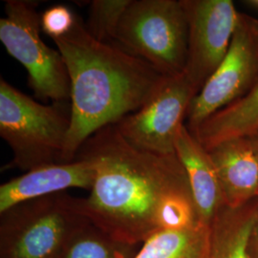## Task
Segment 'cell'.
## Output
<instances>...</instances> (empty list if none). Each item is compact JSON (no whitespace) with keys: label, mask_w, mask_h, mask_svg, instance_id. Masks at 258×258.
Masks as SVG:
<instances>
[{"label":"cell","mask_w":258,"mask_h":258,"mask_svg":"<svg viewBox=\"0 0 258 258\" xmlns=\"http://www.w3.org/2000/svg\"><path fill=\"white\" fill-rule=\"evenodd\" d=\"M76 159L90 162L96 178L83 214L113 239L137 246L163 230L166 204L191 194L184 166L174 155H158L135 148L115 124L95 132Z\"/></svg>","instance_id":"obj_1"},{"label":"cell","mask_w":258,"mask_h":258,"mask_svg":"<svg viewBox=\"0 0 258 258\" xmlns=\"http://www.w3.org/2000/svg\"><path fill=\"white\" fill-rule=\"evenodd\" d=\"M54 42L71 83V126L61 159L70 163L95 132L140 110L166 77L118 43L94 38L79 16Z\"/></svg>","instance_id":"obj_2"},{"label":"cell","mask_w":258,"mask_h":258,"mask_svg":"<svg viewBox=\"0 0 258 258\" xmlns=\"http://www.w3.org/2000/svg\"><path fill=\"white\" fill-rule=\"evenodd\" d=\"M70 126V102L39 103L1 78L0 136L13 151L2 171L61 163Z\"/></svg>","instance_id":"obj_3"},{"label":"cell","mask_w":258,"mask_h":258,"mask_svg":"<svg viewBox=\"0 0 258 258\" xmlns=\"http://www.w3.org/2000/svg\"><path fill=\"white\" fill-rule=\"evenodd\" d=\"M89 222L65 191L18 204L0 213V258H60Z\"/></svg>","instance_id":"obj_4"},{"label":"cell","mask_w":258,"mask_h":258,"mask_svg":"<svg viewBox=\"0 0 258 258\" xmlns=\"http://www.w3.org/2000/svg\"><path fill=\"white\" fill-rule=\"evenodd\" d=\"M188 26L181 0H131L116 43L166 77L184 74Z\"/></svg>","instance_id":"obj_5"},{"label":"cell","mask_w":258,"mask_h":258,"mask_svg":"<svg viewBox=\"0 0 258 258\" xmlns=\"http://www.w3.org/2000/svg\"><path fill=\"white\" fill-rule=\"evenodd\" d=\"M37 3L6 0L5 17L0 19V40L11 56L24 66L28 85L40 100L68 102L71 83L63 56L47 46L40 37Z\"/></svg>","instance_id":"obj_6"},{"label":"cell","mask_w":258,"mask_h":258,"mask_svg":"<svg viewBox=\"0 0 258 258\" xmlns=\"http://www.w3.org/2000/svg\"><path fill=\"white\" fill-rule=\"evenodd\" d=\"M257 85L258 19L239 12L229 51L191 101L185 126L194 133L209 117L242 100Z\"/></svg>","instance_id":"obj_7"},{"label":"cell","mask_w":258,"mask_h":258,"mask_svg":"<svg viewBox=\"0 0 258 258\" xmlns=\"http://www.w3.org/2000/svg\"><path fill=\"white\" fill-rule=\"evenodd\" d=\"M196 96L184 75L166 77L140 110L115 125L135 148L158 155H174L176 138Z\"/></svg>","instance_id":"obj_8"},{"label":"cell","mask_w":258,"mask_h":258,"mask_svg":"<svg viewBox=\"0 0 258 258\" xmlns=\"http://www.w3.org/2000/svg\"><path fill=\"white\" fill-rule=\"evenodd\" d=\"M187 26L184 75L196 95L227 55L239 12L231 0H181Z\"/></svg>","instance_id":"obj_9"},{"label":"cell","mask_w":258,"mask_h":258,"mask_svg":"<svg viewBox=\"0 0 258 258\" xmlns=\"http://www.w3.org/2000/svg\"><path fill=\"white\" fill-rule=\"evenodd\" d=\"M95 178L92 164L83 159L34 168L0 185V213L18 204L64 192L68 188L91 190Z\"/></svg>","instance_id":"obj_10"},{"label":"cell","mask_w":258,"mask_h":258,"mask_svg":"<svg viewBox=\"0 0 258 258\" xmlns=\"http://www.w3.org/2000/svg\"><path fill=\"white\" fill-rule=\"evenodd\" d=\"M225 206L239 208L258 198V152L250 136L223 141L208 150Z\"/></svg>","instance_id":"obj_11"},{"label":"cell","mask_w":258,"mask_h":258,"mask_svg":"<svg viewBox=\"0 0 258 258\" xmlns=\"http://www.w3.org/2000/svg\"><path fill=\"white\" fill-rule=\"evenodd\" d=\"M175 153L188 178L199 224L211 226L225 202L210 153L185 124L176 138Z\"/></svg>","instance_id":"obj_12"},{"label":"cell","mask_w":258,"mask_h":258,"mask_svg":"<svg viewBox=\"0 0 258 258\" xmlns=\"http://www.w3.org/2000/svg\"><path fill=\"white\" fill-rule=\"evenodd\" d=\"M258 131V85L248 96L209 117L192 133L207 150L223 141Z\"/></svg>","instance_id":"obj_13"},{"label":"cell","mask_w":258,"mask_h":258,"mask_svg":"<svg viewBox=\"0 0 258 258\" xmlns=\"http://www.w3.org/2000/svg\"><path fill=\"white\" fill-rule=\"evenodd\" d=\"M258 198L239 208L224 206L211 224L209 258H250L248 242Z\"/></svg>","instance_id":"obj_14"},{"label":"cell","mask_w":258,"mask_h":258,"mask_svg":"<svg viewBox=\"0 0 258 258\" xmlns=\"http://www.w3.org/2000/svg\"><path fill=\"white\" fill-rule=\"evenodd\" d=\"M211 227L197 225L181 230H162L143 243L133 258H209Z\"/></svg>","instance_id":"obj_15"},{"label":"cell","mask_w":258,"mask_h":258,"mask_svg":"<svg viewBox=\"0 0 258 258\" xmlns=\"http://www.w3.org/2000/svg\"><path fill=\"white\" fill-rule=\"evenodd\" d=\"M136 248L113 239L89 222L75 234L60 258H133Z\"/></svg>","instance_id":"obj_16"},{"label":"cell","mask_w":258,"mask_h":258,"mask_svg":"<svg viewBox=\"0 0 258 258\" xmlns=\"http://www.w3.org/2000/svg\"><path fill=\"white\" fill-rule=\"evenodd\" d=\"M130 3L131 0H93L86 30L97 40L116 43L120 20Z\"/></svg>","instance_id":"obj_17"},{"label":"cell","mask_w":258,"mask_h":258,"mask_svg":"<svg viewBox=\"0 0 258 258\" xmlns=\"http://www.w3.org/2000/svg\"><path fill=\"white\" fill-rule=\"evenodd\" d=\"M77 16L66 5L51 6L40 15L41 31L53 40L63 37L74 27Z\"/></svg>","instance_id":"obj_18"},{"label":"cell","mask_w":258,"mask_h":258,"mask_svg":"<svg viewBox=\"0 0 258 258\" xmlns=\"http://www.w3.org/2000/svg\"><path fill=\"white\" fill-rule=\"evenodd\" d=\"M248 249H249V257L258 258V205L255 219L249 232Z\"/></svg>","instance_id":"obj_19"},{"label":"cell","mask_w":258,"mask_h":258,"mask_svg":"<svg viewBox=\"0 0 258 258\" xmlns=\"http://www.w3.org/2000/svg\"><path fill=\"white\" fill-rule=\"evenodd\" d=\"M243 3L249 8L258 11V0H246V1H243Z\"/></svg>","instance_id":"obj_20"},{"label":"cell","mask_w":258,"mask_h":258,"mask_svg":"<svg viewBox=\"0 0 258 258\" xmlns=\"http://www.w3.org/2000/svg\"><path fill=\"white\" fill-rule=\"evenodd\" d=\"M250 137H251V139H252V141H253V144H254L255 148H256V150H257L258 152V131L256 132V133L252 134Z\"/></svg>","instance_id":"obj_21"}]
</instances>
